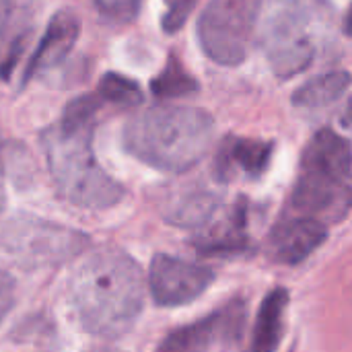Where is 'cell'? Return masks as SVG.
<instances>
[{
  "instance_id": "6da1fadb",
  "label": "cell",
  "mask_w": 352,
  "mask_h": 352,
  "mask_svg": "<svg viewBox=\"0 0 352 352\" xmlns=\"http://www.w3.org/2000/svg\"><path fill=\"white\" fill-rule=\"evenodd\" d=\"M144 289V274L128 254L101 250L85 258L70 278L72 309L85 332L118 338L138 320Z\"/></svg>"
},
{
  "instance_id": "7a4b0ae2",
  "label": "cell",
  "mask_w": 352,
  "mask_h": 352,
  "mask_svg": "<svg viewBox=\"0 0 352 352\" xmlns=\"http://www.w3.org/2000/svg\"><path fill=\"white\" fill-rule=\"evenodd\" d=\"M214 120L192 105H157L130 118L124 148L144 165L165 173H186L208 153Z\"/></svg>"
},
{
  "instance_id": "3957f363",
  "label": "cell",
  "mask_w": 352,
  "mask_h": 352,
  "mask_svg": "<svg viewBox=\"0 0 352 352\" xmlns=\"http://www.w3.org/2000/svg\"><path fill=\"white\" fill-rule=\"evenodd\" d=\"M351 142L338 132L322 128L303 148L291 206L297 214L324 225L340 223L351 210Z\"/></svg>"
},
{
  "instance_id": "277c9868",
  "label": "cell",
  "mask_w": 352,
  "mask_h": 352,
  "mask_svg": "<svg viewBox=\"0 0 352 352\" xmlns=\"http://www.w3.org/2000/svg\"><path fill=\"white\" fill-rule=\"evenodd\" d=\"M95 128L56 124L41 136L47 169L64 200L87 210H105L126 196L124 186L97 161L93 151Z\"/></svg>"
},
{
  "instance_id": "5b68a950",
  "label": "cell",
  "mask_w": 352,
  "mask_h": 352,
  "mask_svg": "<svg viewBox=\"0 0 352 352\" xmlns=\"http://www.w3.org/2000/svg\"><path fill=\"white\" fill-rule=\"evenodd\" d=\"M334 25L328 0H272L262 25V50L278 78H293L318 58Z\"/></svg>"
},
{
  "instance_id": "8992f818",
  "label": "cell",
  "mask_w": 352,
  "mask_h": 352,
  "mask_svg": "<svg viewBox=\"0 0 352 352\" xmlns=\"http://www.w3.org/2000/svg\"><path fill=\"white\" fill-rule=\"evenodd\" d=\"M264 0H210L196 25L202 52L221 66L245 62Z\"/></svg>"
},
{
  "instance_id": "52a82bcc",
  "label": "cell",
  "mask_w": 352,
  "mask_h": 352,
  "mask_svg": "<svg viewBox=\"0 0 352 352\" xmlns=\"http://www.w3.org/2000/svg\"><path fill=\"white\" fill-rule=\"evenodd\" d=\"M2 245L21 262L35 266L62 264L87 248V235L76 229L21 214L2 229Z\"/></svg>"
},
{
  "instance_id": "ba28073f",
  "label": "cell",
  "mask_w": 352,
  "mask_h": 352,
  "mask_svg": "<svg viewBox=\"0 0 352 352\" xmlns=\"http://www.w3.org/2000/svg\"><path fill=\"white\" fill-rule=\"evenodd\" d=\"M146 283L159 307H182L208 291L214 283V272L169 254H157L151 260Z\"/></svg>"
},
{
  "instance_id": "9c48e42d",
  "label": "cell",
  "mask_w": 352,
  "mask_h": 352,
  "mask_svg": "<svg viewBox=\"0 0 352 352\" xmlns=\"http://www.w3.org/2000/svg\"><path fill=\"white\" fill-rule=\"evenodd\" d=\"M78 35H80V16L72 8L56 10L50 19L33 56L29 58V62L23 70L21 89L27 87L37 74L60 66L68 58V54L74 50Z\"/></svg>"
},
{
  "instance_id": "30bf717a",
  "label": "cell",
  "mask_w": 352,
  "mask_h": 352,
  "mask_svg": "<svg viewBox=\"0 0 352 352\" xmlns=\"http://www.w3.org/2000/svg\"><path fill=\"white\" fill-rule=\"evenodd\" d=\"M274 142L248 138V136H227L214 157V173L219 179L229 182L235 177H262L272 163Z\"/></svg>"
},
{
  "instance_id": "8fae6325",
  "label": "cell",
  "mask_w": 352,
  "mask_h": 352,
  "mask_svg": "<svg viewBox=\"0 0 352 352\" xmlns=\"http://www.w3.org/2000/svg\"><path fill=\"white\" fill-rule=\"evenodd\" d=\"M328 237V225L322 221L301 217L283 221L274 227L268 252L270 258L278 264H299L309 258Z\"/></svg>"
},
{
  "instance_id": "7c38bea8",
  "label": "cell",
  "mask_w": 352,
  "mask_h": 352,
  "mask_svg": "<svg viewBox=\"0 0 352 352\" xmlns=\"http://www.w3.org/2000/svg\"><path fill=\"white\" fill-rule=\"evenodd\" d=\"M221 198L200 186H188L171 194L165 202V219L171 225L186 227V229H198L212 221L214 212L219 210Z\"/></svg>"
},
{
  "instance_id": "4fadbf2b",
  "label": "cell",
  "mask_w": 352,
  "mask_h": 352,
  "mask_svg": "<svg viewBox=\"0 0 352 352\" xmlns=\"http://www.w3.org/2000/svg\"><path fill=\"white\" fill-rule=\"evenodd\" d=\"M289 291L283 287L272 289L258 314H256V322H254V330H252V352H276L283 338H285V330H287V309H289Z\"/></svg>"
},
{
  "instance_id": "5bb4252c",
  "label": "cell",
  "mask_w": 352,
  "mask_h": 352,
  "mask_svg": "<svg viewBox=\"0 0 352 352\" xmlns=\"http://www.w3.org/2000/svg\"><path fill=\"white\" fill-rule=\"evenodd\" d=\"M227 326V314H214L171 332L157 352H208Z\"/></svg>"
},
{
  "instance_id": "9a60e30c",
  "label": "cell",
  "mask_w": 352,
  "mask_h": 352,
  "mask_svg": "<svg viewBox=\"0 0 352 352\" xmlns=\"http://www.w3.org/2000/svg\"><path fill=\"white\" fill-rule=\"evenodd\" d=\"M351 87V74L346 70H332L311 78L293 93V105L303 109H320L336 103Z\"/></svg>"
},
{
  "instance_id": "2e32d148",
  "label": "cell",
  "mask_w": 352,
  "mask_h": 352,
  "mask_svg": "<svg viewBox=\"0 0 352 352\" xmlns=\"http://www.w3.org/2000/svg\"><path fill=\"white\" fill-rule=\"evenodd\" d=\"M200 85L198 80L186 70L184 62L169 54L163 70L151 80V91L157 99H175V97H188L192 93H198Z\"/></svg>"
},
{
  "instance_id": "e0dca14e",
  "label": "cell",
  "mask_w": 352,
  "mask_h": 352,
  "mask_svg": "<svg viewBox=\"0 0 352 352\" xmlns=\"http://www.w3.org/2000/svg\"><path fill=\"white\" fill-rule=\"evenodd\" d=\"M245 225H248V206L245 200H239L225 219L212 227L208 239L202 243L206 252H225V250H239L245 243Z\"/></svg>"
},
{
  "instance_id": "ac0fdd59",
  "label": "cell",
  "mask_w": 352,
  "mask_h": 352,
  "mask_svg": "<svg viewBox=\"0 0 352 352\" xmlns=\"http://www.w3.org/2000/svg\"><path fill=\"white\" fill-rule=\"evenodd\" d=\"M95 95L103 101L105 107L111 105L118 109H134L142 103V91L138 82L118 72L103 74Z\"/></svg>"
},
{
  "instance_id": "d6986e66",
  "label": "cell",
  "mask_w": 352,
  "mask_h": 352,
  "mask_svg": "<svg viewBox=\"0 0 352 352\" xmlns=\"http://www.w3.org/2000/svg\"><path fill=\"white\" fill-rule=\"evenodd\" d=\"M163 4L165 8L161 16V27L165 33H177L188 23L198 0H163Z\"/></svg>"
},
{
  "instance_id": "ffe728a7",
  "label": "cell",
  "mask_w": 352,
  "mask_h": 352,
  "mask_svg": "<svg viewBox=\"0 0 352 352\" xmlns=\"http://www.w3.org/2000/svg\"><path fill=\"white\" fill-rule=\"evenodd\" d=\"M93 2L103 16L118 23H130L140 8V0H93Z\"/></svg>"
},
{
  "instance_id": "44dd1931",
  "label": "cell",
  "mask_w": 352,
  "mask_h": 352,
  "mask_svg": "<svg viewBox=\"0 0 352 352\" xmlns=\"http://www.w3.org/2000/svg\"><path fill=\"white\" fill-rule=\"evenodd\" d=\"M16 301V280L6 270H0V324L10 314Z\"/></svg>"
},
{
  "instance_id": "7402d4cb",
  "label": "cell",
  "mask_w": 352,
  "mask_h": 352,
  "mask_svg": "<svg viewBox=\"0 0 352 352\" xmlns=\"http://www.w3.org/2000/svg\"><path fill=\"white\" fill-rule=\"evenodd\" d=\"M23 45H25V41H23L21 37L12 41L8 56H6V58L2 60V64H0V76H2V78H6V80L10 78V74H12V70L16 68V62H19V58H21Z\"/></svg>"
},
{
  "instance_id": "603a6c76",
  "label": "cell",
  "mask_w": 352,
  "mask_h": 352,
  "mask_svg": "<svg viewBox=\"0 0 352 352\" xmlns=\"http://www.w3.org/2000/svg\"><path fill=\"white\" fill-rule=\"evenodd\" d=\"M10 12H12V0H0V33H2Z\"/></svg>"
},
{
  "instance_id": "cb8c5ba5",
  "label": "cell",
  "mask_w": 352,
  "mask_h": 352,
  "mask_svg": "<svg viewBox=\"0 0 352 352\" xmlns=\"http://www.w3.org/2000/svg\"><path fill=\"white\" fill-rule=\"evenodd\" d=\"M4 206H6V188H4V169L0 163V212L4 210Z\"/></svg>"
}]
</instances>
